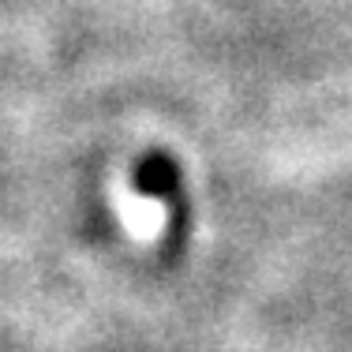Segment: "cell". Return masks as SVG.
Wrapping results in <instances>:
<instances>
[{"mask_svg":"<svg viewBox=\"0 0 352 352\" xmlns=\"http://www.w3.org/2000/svg\"><path fill=\"white\" fill-rule=\"evenodd\" d=\"M135 191L154 199H169L176 191V162L165 154H146L135 165Z\"/></svg>","mask_w":352,"mask_h":352,"instance_id":"1","label":"cell"}]
</instances>
